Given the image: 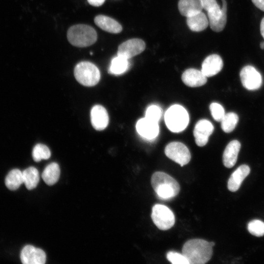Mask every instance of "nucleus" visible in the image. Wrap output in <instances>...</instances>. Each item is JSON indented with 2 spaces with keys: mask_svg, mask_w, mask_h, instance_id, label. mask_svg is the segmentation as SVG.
<instances>
[{
  "mask_svg": "<svg viewBox=\"0 0 264 264\" xmlns=\"http://www.w3.org/2000/svg\"><path fill=\"white\" fill-rule=\"evenodd\" d=\"M164 152L168 158L181 167L188 164L191 160V154L188 148L179 142L169 143L165 147Z\"/></svg>",
  "mask_w": 264,
  "mask_h": 264,
  "instance_id": "8",
  "label": "nucleus"
},
{
  "mask_svg": "<svg viewBox=\"0 0 264 264\" xmlns=\"http://www.w3.org/2000/svg\"><path fill=\"white\" fill-rule=\"evenodd\" d=\"M260 31L264 39V17L262 19L260 24Z\"/></svg>",
  "mask_w": 264,
  "mask_h": 264,
  "instance_id": "35",
  "label": "nucleus"
},
{
  "mask_svg": "<svg viewBox=\"0 0 264 264\" xmlns=\"http://www.w3.org/2000/svg\"><path fill=\"white\" fill-rule=\"evenodd\" d=\"M247 229L254 236L261 237L264 235V222L262 220H254L250 221L248 224Z\"/></svg>",
  "mask_w": 264,
  "mask_h": 264,
  "instance_id": "28",
  "label": "nucleus"
},
{
  "mask_svg": "<svg viewBox=\"0 0 264 264\" xmlns=\"http://www.w3.org/2000/svg\"><path fill=\"white\" fill-rule=\"evenodd\" d=\"M201 1L203 8L206 11L218 3L217 0H201Z\"/></svg>",
  "mask_w": 264,
  "mask_h": 264,
  "instance_id": "32",
  "label": "nucleus"
},
{
  "mask_svg": "<svg viewBox=\"0 0 264 264\" xmlns=\"http://www.w3.org/2000/svg\"><path fill=\"white\" fill-rule=\"evenodd\" d=\"M221 1V7L218 3L207 11L210 28L217 32L223 30L227 21V2L225 0Z\"/></svg>",
  "mask_w": 264,
  "mask_h": 264,
  "instance_id": "7",
  "label": "nucleus"
},
{
  "mask_svg": "<svg viewBox=\"0 0 264 264\" xmlns=\"http://www.w3.org/2000/svg\"><path fill=\"white\" fill-rule=\"evenodd\" d=\"M60 169L59 165L55 162L48 164L44 169L42 177L45 183L48 185L55 184L59 180Z\"/></svg>",
  "mask_w": 264,
  "mask_h": 264,
  "instance_id": "22",
  "label": "nucleus"
},
{
  "mask_svg": "<svg viewBox=\"0 0 264 264\" xmlns=\"http://www.w3.org/2000/svg\"><path fill=\"white\" fill-rule=\"evenodd\" d=\"M240 75L242 86L248 90H255L262 86L261 74L251 66H244L241 70Z\"/></svg>",
  "mask_w": 264,
  "mask_h": 264,
  "instance_id": "9",
  "label": "nucleus"
},
{
  "mask_svg": "<svg viewBox=\"0 0 264 264\" xmlns=\"http://www.w3.org/2000/svg\"><path fill=\"white\" fill-rule=\"evenodd\" d=\"M67 38L70 44L78 47H85L94 44L97 39L95 29L83 24L73 25L67 32Z\"/></svg>",
  "mask_w": 264,
  "mask_h": 264,
  "instance_id": "3",
  "label": "nucleus"
},
{
  "mask_svg": "<svg viewBox=\"0 0 264 264\" xmlns=\"http://www.w3.org/2000/svg\"><path fill=\"white\" fill-rule=\"evenodd\" d=\"M22 172L23 183L26 188L28 190H32L36 188L40 179L38 170L34 167H30Z\"/></svg>",
  "mask_w": 264,
  "mask_h": 264,
  "instance_id": "23",
  "label": "nucleus"
},
{
  "mask_svg": "<svg viewBox=\"0 0 264 264\" xmlns=\"http://www.w3.org/2000/svg\"><path fill=\"white\" fill-rule=\"evenodd\" d=\"M211 246L213 247L215 245V243L213 242H210Z\"/></svg>",
  "mask_w": 264,
  "mask_h": 264,
  "instance_id": "37",
  "label": "nucleus"
},
{
  "mask_svg": "<svg viewBox=\"0 0 264 264\" xmlns=\"http://www.w3.org/2000/svg\"><path fill=\"white\" fill-rule=\"evenodd\" d=\"M152 186L158 197L168 200L176 196L180 191L177 181L163 172H156L151 177Z\"/></svg>",
  "mask_w": 264,
  "mask_h": 264,
  "instance_id": "2",
  "label": "nucleus"
},
{
  "mask_svg": "<svg viewBox=\"0 0 264 264\" xmlns=\"http://www.w3.org/2000/svg\"><path fill=\"white\" fill-rule=\"evenodd\" d=\"M213 131L214 126L209 121L206 119L199 120L196 123L193 131L196 144L199 147L205 146Z\"/></svg>",
  "mask_w": 264,
  "mask_h": 264,
  "instance_id": "12",
  "label": "nucleus"
},
{
  "mask_svg": "<svg viewBox=\"0 0 264 264\" xmlns=\"http://www.w3.org/2000/svg\"><path fill=\"white\" fill-rule=\"evenodd\" d=\"M151 218L156 227L161 230H167L175 223V217L172 211L167 206L156 204L152 207Z\"/></svg>",
  "mask_w": 264,
  "mask_h": 264,
  "instance_id": "6",
  "label": "nucleus"
},
{
  "mask_svg": "<svg viewBox=\"0 0 264 264\" xmlns=\"http://www.w3.org/2000/svg\"><path fill=\"white\" fill-rule=\"evenodd\" d=\"M210 242L203 239H191L186 242L182 248V253L189 264H204L213 255Z\"/></svg>",
  "mask_w": 264,
  "mask_h": 264,
  "instance_id": "1",
  "label": "nucleus"
},
{
  "mask_svg": "<svg viewBox=\"0 0 264 264\" xmlns=\"http://www.w3.org/2000/svg\"><path fill=\"white\" fill-rule=\"evenodd\" d=\"M181 79L185 85L190 87H200L207 82V77L202 71L193 68L185 70Z\"/></svg>",
  "mask_w": 264,
  "mask_h": 264,
  "instance_id": "16",
  "label": "nucleus"
},
{
  "mask_svg": "<svg viewBox=\"0 0 264 264\" xmlns=\"http://www.w3.org/2000/svg\"><path fill=\"white\" fill-rule=\"evenodd\" d=\"M260 47L262 49H264V42H262L261 43Z\"/></svg>",
  "mask_w": 264,
  "mask_h": 264,
  "instance_id": "36",
  "label": "nucleus"
},
{
  "mask_svg": "<svg viewBox=\"0 0 264 264\" xmlns=\"http://www.w3.org/2000/svg\"><path fill=\"white\" fill-rule=\"evenodd\" d=\"M250 171L249 167L247 165L240 166L231 175L227 184L229 191L235 192L240 187L242 183L249 175Z\"/></svg>",
  "mask_w": 264,
  "mask_h": 264,
  "instance_id": "17",
  "label": "nucleus"
},
{
  "mask_svg": "<svg viewBox=\"0 0 264 264\" xmlns=\"http://www.w3.org/2000/svg\"><path fill=\"white\" fill-rule=\"evenodd\" d=\"M129 66V59L117 55L111 61L109 73L114 75L123 74L128 70Z\"/></svg>",
  "mask_w": 264,
  "mask_h": 264,
  "instance_id": "25",
  "label": "nucleus"
},
{
  "mask_svg": "<svg viewBox=\"0 0 264 264\" xmlns=\"http://www.w3.org/2000/svg\"><path fill=\"white\" fill-rule=\"evenodd\" d=\"M74 74L77 81L87 87L96 85L100 79V72L98 67L88 61L77 64L74 68Z\"/></svg>",
  "mask_w": 264,
  "mask_h": 264,
  "instance_id": "5",
  "label": "nucleus"
},
{
  "mask_svg": "<svg viewBox=\"0 0 264 264\" xmlns=\"http://www.w3.org/2000/svg\"><path fill=\"white\" fill-rule=\"evenodd\" d=\"M186 22L190 29L194 32L203 31L209 25L208 19L202 11L187 17Z\"/></svg>",
  "mask_w": 264,
  "mask_h": 264,
  "instance_id": "21",
  "label": "nucleus"
},
{
  "mask_svg": "<svg viewBox=\"0 0 264 264\" xmlns=\"http://www.w3.org/2000/svg\"><path fill=\"white\" fill-rule=\"evenodd\" d=\"M239 121L238 115L232 112L225 114L221 120V127L225 132H230L235 128Z\"/></svg>",
  "mask_w": 264,
  "mask_h": 264,
  "instance_id": "26",
  "label": "nucleus"
},
{
  "mask_svg": "<svg viewBox=\"0 0 264 264\" xmlns=\"http://www.w3.org/2000/svg\"><path fill=\"white\" fill-rule=\"evenodd\" d=\"M87 1L92 6H100L104 3L105 0H87Z\"/></svg>",
  "mask_w": 264,
  "mask_h": 264,
  "instance_id": "34",
  "label": "nucleus"
},
{
  "mask_svg": "<svg viewBox=\"0 0 264 264\" xmlns=\"http://www.w3.org/2000/svg\"><path fill=\"white\" fill-rule=\"evenodd\" d=\"M23 183L22 172L18 169L10 171L5 179L6 186L10 190L18 189Z\"/></svg>",
  "mask_w": 264,
  "mask_h": 264,
  "instance_id": "24",
  "label": "nucleus"
},
{
  "mask_svg": "<svg viewBox=\"0 0 264 264\" xmlns=\"http://www.w3.org/2000/svg\"><path fill=\"white\" fill-rule=\"evenodd\" d=\"M240 148L241 144L238 140H232L228 144L222 155V161L225 167L230 168L235 165Z\"/></svg>",
  "mask_w": 264,
  "mask_h": 264,
  "instance_id": "18",
  "label": "nucleus"
},
{
  "mask_svg": "<svg viewBox=\"0 0 264 264\" xmlns=\"http://www.w3.org/2000/svg\"><path fill=\"white\" fill-rule=\"evenodd\" d=\"M145 47V43L142 39H131L118 46L117 55L129 60L142 52Z\"/></svg>",
  "mask_w": 264,
  "mask_h": 264,
  "instance_id": "10",
  "label": "nucleus"
},
{
  "mask_svg": "<svg viewBox=\"0 0 264 264\" xmlns=\"http://www.w3.org/2000/svg\"><path fill=\"white\" fill-rule=\"evenodd\" d=\"M161 110L156 105H152L148 108L145 117L154 122H158L161 116Z\"/></svg>",
  "mask_w": 264,
  "mask_h": 264,
  "instance_id": "31",
  "label": "nucleus"
},
{
  "mask_svg": "<svg viewBox=\"0 0 264 264\" xmlns=\"http://www.w3.org/2000/svg\"><path fill=\"white\" fill-rule=\"evenodd\" d=\"M223 63L221 57L216 54L207 56L202 64L201 71L207 77L213 76L221 71Z\"/></svg>",
  "mask_w": 264,
  "mask_h": 264,
  "instance_id": "13",
  "label": "nucleus"
},
{
  "mask_svg": "<svg viewBox=\"0 0 264 264\" xmlns=\"http://www.w3.org/2000/svg\"><path fill=\"white\" fill-rule=\"evenodd\" d=\"M178 8L180 14L188 17L202 11L201 0H179Z\"/></svg>",
  "mask_w": 264,
  "mask_h": 264,
  "instance_id": "20",
  "label": "nucleus"
},
{
  "mask_svg": "<svg viewBox=\"0 0 264 264\" xmlns=\"http://www.w3.org/2000/svg\"><path fill=\"white\" fill-rule=\"evenodd\" d=\"M136 129L141 136L148 139L154 138L159 133L158 122L146 117L141 118L137 121Z\"/></svg>",
  "mask_w": 264,
  "mask_h": 264,
  "instance_id": "14",
  "label": "nucleus"
},
{
  "mask_svg": "<svg viewBox=\"0 0 264 264\" xmlns=\"http://www.w3.org/2000/svg\"><path fill=\"white\" fill-rule=\"evenodd\" d=\"M51 155L49 148L45 145L38 144L35 146L32 151V157L34 160L39 162L42 159H47Z\"/></svg>",
  "mask_w": 264,
  "mask_h": 264,
  "instance_id": "27",
  "label": "nucleus"
},
{
  "mask_svg": "<svg viewBox=\"0 0 264 264\" xmlns=\"http://www.w3.org/2000/svg\"><path fill=\"white\" fill-rule=\"evenodd\" d=\"M20 259L23 264H44L46 262V255L42 249L26 245L21 251Z\"/></svg>",
  "mask_w": 264,
  "mask_h": 264,
  "instance_id": "11",
  "label": "nucleus"
},
{
  "mask_svg": "<svg viewBox=\"0 0 264 264\" xmlns=\"http://www.w3.org/2000/svg\"><path fill=\"white\" fill-rule=\"evenodd\" d=\"M166 258L173 264H189L188 261L182 253L169 251L166 254Z\"/></svg>",
  "mask_w": 264,
  "mask_h": 264,
  "instance_id": "29",
  "label": "nucleus"
},
{
  "mask_svg": "<svg viewBox=\"0 0 264 264\" xmlns=\"http://www.w3.org/2000/svg\"><path fill=\"white\" fill-rule=\"evenodd\" d=\"M253 3L259 9L264 11V0H251Z\"/></svg>",
  "mask_w": 264,
  "mask_h": 264,
  "instance_id": "33",
  "label": "nucleus"
},
{
  "mask_svg": "<svg viewBox=\"0 0 264 264\" xmlns=\"http://www.w3.org/2000/svg\"><path fill=\"white\" fill-rule=\"evenodd\" d=\"M91 122L93 127L97 131L104 130L109 123V116L104 107L96 105L90 112Z\"/></svg>",
  "mask_w": 264,
  "mask_h": 264,
  "instance_id": "15",
  "label": "nucleus"
},
{
  "mask_svg": "<svg viewBox=\"0 0 264 264\" xmlns=\"http://www.w3.org/2000/svg\"><path fill=\"white\" fill-rule=\"evenodd\" d=\"M94 21L99 27L111 33H119L122 30V27L118 22L107 16L98 15L95 17Z\"/></svg>",
  "mask_w": 264,
  "mask_h": 264,
  "instance_id": "19",
  "label": "nucleus"
},
{
  "mask_svg": "<svg viewBox=\"0 0 264 264\" xmlns=\"http://www.w3.org/2000/svg\"><path fill=\"white\" fill-rule=\"evenodd\" d=\"M164 119L168 128L174 132L183 131L187 127L189 120L187 111L179 105L170 107L165 112Z\"/></svg>",
  "mask_w": 264,
  "mask_h": 264,
  "instance_id": "4",
  "label": "nucleus"
},
{
  "mask_svg": "<svg viewBox=\"0 0 264 264\" xmlns=\"http://www.w3.org/2000/svg\"><path fill=\"white\" fill-rule=\"evenodd\" d=\"M209 108L213 118L216 121L220 122L225 115L223 107L219 103H212Z\"/></svg>",
  "mask_w": 264,
  "mask_h": 264,
  "instance_id": "30",
  "label": "nucleus"
}]
</instances>
